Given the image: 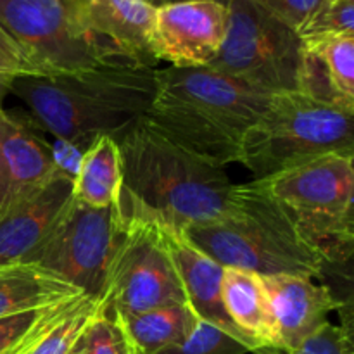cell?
<instances>
[{
	"instance_id": "obj_33",
	"label": "cell",
	"mask_w": 354,
	"mask_h": 354,
	"mask_svg": "<svg viewBox=\"0 0 354 354\" xmlns=\"http://www.w3.org/2000/svg\"><path fill=\"white\" fill-rule=\"evenodd\" d=\"M169 2H187V0H169ZM207 2H216V3H220V6L228 7V3H230L232 0H207Z\"/></svg>"
},
{
	"instance_id": "obj_7",
	"label": "cell",
	"mask_w": 354,
	"mask_h": 354,
	"mask_svg": "<svg viewBox=\"0 0 354 354\" xmlns=\"http://www.w3.org/2000/svg\"><path fill=\"white\" fill-rule=\"evenodd\" d=\"M227 9L225 40L207 68L268 95L296 92L303 61L297 31L252 0H232Z\"/></svg>"
},
{
	"instance_id": "obj_5",
	"label": "cell",
	"mask_w": 354,
	"mask_h": 354,
	"mask_svg": "<svg viewBox=\"0 0 354 354\" xmlns=\"http://www.w3.org/2000/svg\"><path fill=\"white\" fill-rule=\"evenodd\" d=\"M327 154L354 156L353 113L296 90L270 97L242 138L239 162L263 180Z\"/></svg>"
},
{
	"instance_id": "obj_28",
	"label": "cell",
	"mask_w": 354,
	"mask_h": 354,
	"mask_svg": "<svg viewBox=\"0 0 354 354\" xmlns=\"http://www.w3.org/2000/svg\"><path fill=\"white\" fill-rule=\"evenodd\" d=\"M252 2L292 28L294 31H299L313 10L320 6L322 0H252Z\"/></svg>"
},
{
	"instance_id": "obj_30",
	"label": "cell",
	"mask_w": 354,
	"mask_h": 354,
	"mask_svg": "<svg viewBox=\"0 0 354 354\" xmlns=\"http://www.w3.org/2000/svg\"><path fill=\"white\" fill-rule=\"evenodd\" d=\"M50 156L55 171L68 176V178L75 182L76 175L80 171V166H82L83 156H85V149L73 144V142L54 138V142L50 144Z\"/></svg>"
},
{
	"instance_id": "obj_29",
	"label": "cell",
	"mask_w": 354,
	"mask_h": 354,
	"mask_svg": "<svg viewBox=\"0 0 354 354\" xmlns=\"http://www.w3.org/2000/svg\"><path fill=\"white\" fill-rule=\"evenodd\" d=\"M0 73L12 76L40 75L30 55L0 26Z\"/></svg>"
},
{
	"instance_id": "obj_18",
	"label": "cell",
	"mask_w": 354,
	"mask_h": 354,
	"mask_svg": "<svg viewBox=\"0 0 354 354\" xmlns=\"http://www.w3.org/2000/svg\"><path fill=\"white\" fill-rule=\"evenodd\" d=\"M85 296L76 287L31 263L0 266V318Z\"/></svg>"
},
{
	"instance_id": "obj_14",
	"label": "cell",
	"mask_w": 354,
	"mask_h": 354,
	"mask_svg": "<svg viewBox=\"0 0 354 354\" xmlns=\"http://www.w3.org/2000/svg\"><path fill=\"white\" fill-rule=\"evenodd\" d=\"M272 304L277 341L272 348L292 349L310 337L324 324L339 303L328 286H318L313 279L297 275L261 277Z\"/></svg>"
},
{
	"instance_id": "obj_32",
	"label": "cell",
	"mask_w": 354,
	"mask_h": 354,
	"mask_svg": "<svg viewBox=\"0 0 354 354\" xmlns=\"http://www.w3.org/2000/svg\"><path fill=\"white\" fill-rule=\"evenodd\" d=\"M69 354H85V353H83V344H82V337H80V341H78V342H76V346H75V348H73V349H71V353H69Z\"/></svg>"
},
{
	"instance_id": "obj_21",
	"label": "cell",
	"mask_w": 354,
	"mask_h": 354,
	"mask_svg": "<svg viewBox=\"0 0 354 354\" xmlns=\"http://www.w3.org/2000/svg\"><path fill=\"white\" fill-rule=\"evenodd\" d=\"M78 297L40 308V310L0 318V354L26 353L41 334H45L52 325L57 324L71 310Z\"/></svg>"
},
{
	"instance_id": "obj_4",
	"label": "cell",
	"mask_w": 354,
	"mask_h": 354,
	"mask_svg": "<svg viewBox=\"0 0 354 354\" xmlns=\"http://www.w3.org/2000/svg\"><path fill=\"white\" fill-rule=\"evenodd\" d=\"M183 234L223 268L245 270L259 277L324 275V256L254 180L235 185L220 218L183 228Z\"/></svg>"
},
{
	"instance_id": "obj_22",
	"label": "cell",
	"mask_w": 354,
	"mask_h": 354,
	"mask_svg": "<svg viewBox=\"0 0 354 354\" xmlns=\"http://www.w3.org/2000/svg\"><path fill=\"white\" fill-rule=\"evenodd\" d=\"M303 47L320 55L339 104L354 114V35L304 41Z\"/></svg>"
},
{
	"instance_id": "obj_8",
	"label": "cell",
	"mask_w": 354,
	"mask_h": 354,
	"mask_svg": "<svg viewBox=\"0 0 354 354\" xmlns=\"http://www.w3.org/2000/svg\"><path fill=\"white\" fill-rule=\"evenodd\" d=\"M120 213L121 234L107 273L104 306L120 315H135L165 304L187 303L165 225L121 206Z\"/></svg>"
},
{
	"instance_id": "obj_10",
	"label": "cell",
	"mask_w": 354,
	"mask_h": 354,
	"mask_svg": "<svg viewBox=\"0 0 354 354\" xmlns=\"http://www.w3.org/2000/svg\"><path fill=\"white\" fill-rule=\"evenodd\" d=\"M0 26L30 55L40 75L128 61L106 54L80 33L62 0H0Z\"/></svg>"
},
{
	"instance_id": "obj_20",
	"label": "cell",
	"mask_w": 354,
	"mask_h": 354,
	"mask_svg": "<svg viewBox=\"0 0 354 354\" xmlns=\"http://www.w3.org/2000/svg\"><path fill=\"white\" fill-rule=\"evenodd\" d=\"M120 318L137 354H158L180 344L201 320L189 303L165 304L142 313L120 315Z\"/></svg>"
},
{
	"instance_id": "obj_24",
	"label": "cell",
	"mask_w": 354,
	"mask_h": 354,
	"mask_svg": "<svg viewBox=\"0 0 354 354\" xmlns=\"http://www.w3.org/2000/svg\"><path fill=\"white\" fill-rule=\"evenodd\" d=\"M82 344L85 354H137L120 315L104 303L86 325Z\"/></svg>"
},
{
	"instance_id": "obj_16",
	"label": "cell",
	"mask_w": 354,
	"mask_h": 354,
	"mask_svg": "<svg viewBox=\"0 0 354 354\" xmlns=\"http://www.w3.org/2000/svg\"><path fill=\"white\" fill-rule=\"evenodd\" d=\"M55 173L50 144L37 127L0 109V197L40 185Z\"/></svg>"
},
{
	"instance_id": "obj_9",
	"label": "cell",
	"mask_w": 354,
	"mask_h": 354,
	"mask_svg": "<svg viewBox=\"0 0 354 354\" xmlns=\"http://www.w3.org/2000/svg\"><path fill=\"white\" fill-rule=\"evenodd\" d=\"M121 234L120 206L90 207L71 197L52 230L24 263L104 301L111 259Z\"/></svg>"
},
{
	"instance_id": "obj_23",
	"label": "cell",
	"mask_w": 354,
	"mask_h": 354,
	"mask_svg": "<svg viewBox=\"0 0 354 354\" xmlns=\"http://www.w3.org/2000/svg\"><path fill=\"white\" fill-rule=\"evenodd\" d=\"M102 303L104 301L90 296L78 297L71 310L41 334L24 354H69Z\"/></svg>"
},
{
	"instance_id": "obj_27",
	"label": "cell",
	"mask_w": 354,
	"mask_h": 354,
	"mask_svg": "<svg viewBox=\"0 0 354 354\" xmlns=\"http://www.w3.org/2000/svg\"><path fill=\"white\" fill-rule=\"evenodd\" d=\"M254 354H354L353 330L344 325H332L330 322L322 325L315 334L304 339L292 349H280L265 346L258 348Z\"/></svg>"
},
{
	"instance_id": "obj_17",
	"label": "cell",
	"mask_w": 354,
	"mask_h": 354,
	"mask_svg": "<svg viewBox=\"0 0 354 354\" xmlns=\"http://www.w3.org/2000/svg\"><path fill=\"white\" fill-rule=\"evenodd\" d=\"M221 297L232 324L254 342L256 349L275 346V318L261 277L245 270L225 268Z\"/></svg>"
},
{
	"instance_id": "obj_12",
	"label": "cell",
	"mask_w": 354,
	"mask_h": 354,
	"mask_svg": "<svg viewBox=\"0 0 354 354\" xmlns=\"http://www.w3.org/2000/svg\"><path fill=\"white\" fill-rule=\"evenodd\" d=\"M228 9L207 0L169 2L156 10L152 48L171 68H203L220 52Z\"/></svg>"
},
{
	"instance_id": "obj_1",
	"label": "cell",
	"mask_w": 354,
	"mask_h": 354,
	"mask_svg": "<svg viewBox=\"0 0 354 354\" xmlns=\"http://www.w3.org/2000/svg\"><path fill=\"white\" fill-rule=\"evenodd\" d=\"M156 88L158 68L130 61L16 76L10 85V92L26 102L40 127L85 151L95 138H118L147 116Z\"/></svg>"
},
{
	"instance_id": "obj_19",
	"label": "cell",
	"mask_w": 354,
	"mask_h": 354,
	"mask_svg": "<svg viewBox=\"0 0 354 354\" xmlns=\"http://www.w3.org/2000/svg\"><path fill=\"white\" fill-rule=\"evenodd\" d=\"M123 168L118 140L109 135L95 138L85 151L73 182V199L90 207H111L120 203Z\"/></svg>"
},
{
	"instance_id": "obj_34",
	"label": "cell",
	"mask_w": 354,
	"mask_h": 354,
	"mask_svg": "<svg viewBox=\"0 0 354 354\" xmlns=\"http://www.w3.org/2000/svg\"><path fill=\"white\" fill-rule=\"evenodd\" d=\"M145 2H149L152 7H156V9H158V7L165 6V3H169V0H145Z\"/></svg>"
},
{
	"instance_id": "obj_6",
	"label": "cell",
	"mask_w": 354,
	"mask_h": 354,
	"mask_svg": "<svg viewBox=\"0 0 354 354\" xmlns=\"http://www.w3.org/2000/svg\"><path fill=\"white\" fill-rule=\"evenodd\" d=\"M354 156L327 154L254 180L318 249L325 270L349 266L354 245Z\"/></svg>"
},
{
	"instance_id": "obj_15",
	"label": "cell",
	"mask_w": 354,
	"mask_h": 354,
	"mask_svg": "<svg viewBox=\"0 0 354 354\" xmlns=\"http://www.w3.org/2000/svg\"><path fill=\"white\" fill-rule=\"evenodd\" d=\"M165 225V223H162ZM166 242L169 252L178 270L180 282L185 292L187 303L190 304L197 317L204 322L223 328L228 334L244 342L251 353L256 349V344L249 341L242 332L237 330L232 320L228 318L221 297V279H223V266L214 261L201 249H197L187 239L183 230L165 225Z\"/></svg>"
},
{
	"instance_id": "obj_25",
	"label": "cell",
	"mask_w": 354,
	"mask_h": 354,
	"mask_svg": "<svg viewBox=\"0 0 354 354\" xmlns=\"http://www.w3.org/2000/svg\"><path fill=\"white\" fill-rule=\"evenodd\" d=\"M297 35L303 44L354 35V0H322Z\"/></svg>"
},
{
	"instance_id": "obj_3",
	"label": "cell",
	"mask_w": 354,
	"mask_h": 354,
	"mask_svg": "<svg viewBox=\"0 0 354 354\" xmlns=\"http://www.w3.org/2000/svg\"><path fill=\"white\" fill-rule=\"evenodd\" d=\"M214 69H158V88L145 120L197 158L225 168L239 162L242 138L270 100Z\"/></svg>"
},
{
	"instance_id": "obj_31",
	"label": "cell",
	"mask_w": 354,
	"mask_h": 354,
	"mask_svg": "<svg viewBox=\"0 0 354 354\" xmlns=\"http://www.w3.org/2000/svg\"><path fill=\"white\" fill-rule=\"evenodd\" d=\"M16 76L6 75V73H0V109H2L3 99H6L7 93L10 92V85H12V80Z\"/></svg>"
},
{
	"instance_id": "obj_26",
	"label": "cell",
	"mask_w": 354,
	"mask_h": 354,
	"mask_svg": "<svg viewBox=\"0 0 354 354\" xmlns=\"http://www.w3.org/2000/svg\"><path fill=\"white\" fill-rule=\"evenodd\" d=\"M251 349L223 328L199 320L189 337L158 354H248Z\"/></svg>"
},
{
	"instance_id": "obj_13",
	"label": "cell",
	"mask_w": 354,
	"mask_h": 354,
	"mask_svg": "<svg viewBox=\"0 0 354 354\" xmlns=\"http://www.w3.org/2000/svg\"><path fill=\"white\" fill-rule=\"evenodd\" d=\"M71 197L73 180L61 173L40 185L0 197V266L26 261Z\"/></svg>"
},
{
	"instance_id": "obj_2",
	"label": "cell",
	"mask_w": 354,
	"mask_h": 354,
	"mask_svg": "<svg viewBox=\"0 0 354 354\" xmlns=\"http://www.w3.org/2000/svg\"><path fill=\"white\" fill-rule=\"evenodd\" d=\"M116 140L123 168L121 207L180 230L216 220L227 211L235 185L225 168L180 147L145 116Z\"/></svg>"
},
{
	"instance_id": "obj_11",
	"label": "cell",
	"mask_w": 354,
	"mask_h": 354,
	"mask_svg": "<svg viewBox=\"0 0 354 354\" xmlns=\"http://www.w3.org/2000/svg\"><path fill=\"white\" fill-rule=\"evenodd\" d=\"M80 33L113 57L156 68V7L145 0H62Z\"/></svg>"
}]
</instances>
